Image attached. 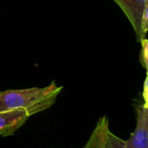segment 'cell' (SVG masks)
I'll return each instance as SVG.
<instances>
[{
	"instance_id": "cell-3",
	"label": "cell",
	"mask_w": 148,
	"mask_h": 148,
	"mask_svg": "<svg viewBox=\"0 0 148 148\" xmlns=\"http://www.w3.org/2000/svg\"><path fill=\"white\" fill-rule=\"evenodd\" d=\"M137 124L131 137L125 140L126 148H148V104L136 106Z\"/></svg>"
},
{
	"instance_id": "cell-8",
	"label": "cell",
	"mask_w": 148,
	"mask_h": 148,
	"mask_svg": "<svg viewBox=\"0 0 148 148\" xmlns=\"http://www.w3.org/2000/svg\"><path fill=\"white\" fill-rule=\"evenodd\" d=\"M148 78L146 77V80L144 82V87H143V98H144V103L148 104Z\"/></svg>"
},
{
	"instance_id": "cell-4",
	"label": "cell",
	"mask_w": 148,
	"mask_h": 148,
	"mask_svg": "<svg viewBox=\"0 0 148 148\" xmlns=\"http://www.w3.org/2000/svg\"><path fill=\"white\" fill-rule=\"evenodd\" d=\"M123 10L131 23L136 34L137 41L141 42L146 38L141 32V19L145 8L148 6V0H114Z\"/></svg>"
},
{
	"instance_id": "cell-2",
	"label": "cell",
	"mask_w": 148,
	"mask_h": 148,
	"mask_svg": "<svg viewBox=\"0 0 148 148\" xmlns=\"http://www.w3.org/2000/svg\"><path fill=\"white\" fill-rule=\"evenodd\" d=\"M83 148H126V144L110 131L108 118L102 116Z\"/></svg>"
},
{
	"instance_id": "cell-7",
	"label": "cell",
	"mask_w": 148,
	"mask_h": 148,
	"mask_svg": "<svg viewBox=\"0 0 148 148\" xmlns=\"http://www.w3.org/2000/svg\"><path fill=\"white\" fill-rule=\"evenodd\" d=\"M148 29V6H147L144 10L142 19H141V32L144 37L147 36Z\"/></svg>"
},
{
	"instance_id": "cell-6",
	"label": "cell",
	"mask_w": 148,
	"mask_h": 148,
	"mask_svg": "<svg viewBox=\"0 0 148 148\" xmlns=\"http://www.w3.org/2000/svg\"><path fill=\"white\" fill-rule=\"evenodd\" d=\"M141 49L140 54V62L141 66L147 70L148 69V40L146 38L142 39L141 42Z\"/></svg>"
},
{
	"instance_id": "cell-5",
	"label": "cell",
	"mask_w": 148,
	"mask_h": 148,
	"mask_svg": "<svg viewBox=\"0 0 148 148\" xmlns=\"http://www.w3.org/2000/svg\"><path fill=\"white\" fill-rule=\"evenodd\" d=\"M23 110H11L0 113V136L13 135L29 119Z\"/></svg>"
},
{
	"instance_id": "cell-1",
	"label": "cell",
	"mask_w": 148,
	"mask_h": 148,
	"mask_svg": "<svg viewBox=\"0 0 148 148\" xmlns=\"http://www.w3.org/2000/svg\"><path fill=\"white\" fill-rule=\"evenodd\" d=\"M62 88V86H58L56 82H52L43 88L2 91L0 92V113L18 109L25 111L30 117L53 106Z\"/></svg>"
}]
</instances>
